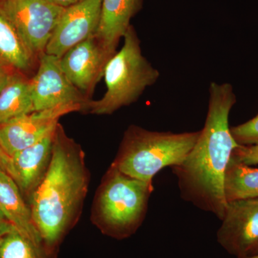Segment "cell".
I'll list each match as a JSON object with an SVG mask.
<instances>
[{
    "label": "cell",
    "mask_w": 258,
    "mask_h": 258,
    "mask_svg": "<svg viewBox=\"0 0 258 258\" xmlns=\"http://www.w3.org/2000/svg\"><path fill=\"white\" fill-rule=\"evenodd\" d=\"M0 171L6 173L11 176L12 162L11 157H10L2 147L0 144Z\"/></svg>",
    "instance_id": "cell-21"
},
{
    "label": "cell",
    "mask_w": 258,
    "mask_h": 258,
    "mask_svg": "<svg viewBox=\"0 0 258 258\" xmlns=\"http://www.w3.org/2000/svg\"><path fill=\"white\" fill-rule=\"evenodd\" d=\"M144 0H103L101 20L96 36L111 50L131 26V20L143 7Z\"/></svg>",
    "instance_id": "cell-14"
},
{
    "label": "cell",
    "mask_w": 258,
    "mask_h": 258,
    "mask_svg": "<svg viewBox=\"0 0 258 258\" xmlns=\"http://www.w3.org/2000/svg\"><path fill=\"white\" fill-rule=\"evenodd\" d=\"M116 51L107 48L96 35L70 49L60 58L61 69L75 87L89 98Z\"/></svg>",
    "instance_id": "cell-9"
},
{
    "label": "cell",
    "mask_w": 258,
    "mask_h": 258,
    "mask_svg": "<svg viewBox=\"0 0 258 258\" xmlns=\"http://www.w3.org/2000/svg\"><path fill=\"white\" fill-rule=\"evenodd\" d=\"M88 183L89 172L82 148L58 123L48 170L28 203L51 257L56 258L61 242L79 220Z\"/></svg>",
    "instance_id": "cell-2"
},
{
    "label": "cell",
    "mask_w": 258,
    "mask_h": 258,
    "mask_svg": "<svg viewBox=\"0 0 258 258\" xmlns=\"http://www.w3.org/2000/svg\"><path fill=\"white\" fill-rule=\"evenodd\" d=\"M34 111L30 80L15 71L0 92V124Z\"/></svg>",
    "instance_id": "cell-15"
},
{
    "label": "cell",
    "mask_w": 258,
    "mask_h": 258,
    "mask_svg": "<svg viewBox=\"0 0 258 258\" xmlns=\"http://www.w3.org/2000/svg\"><path fill=\"white\" fill-rule=\"evenodd\" d=\"M55 132L11 157V177L28 203L48 170Z\"/></svg>",
    "instance_id": "cell-12"
},
{
    "label": "cell",
    "mask_w": 258,
    "mask_h": 258,
    "mask_svg": "<svg viewBox=\"0 0 258 258\" xmlns=\"http://www.w3.org/2000/svg\"><path fill=\"white\" fill-rule=\"evenodd\" d=\"M230 159L244 165L258 164V144L253 146H239L234 149Z\"/></svg>",
    "instance_id": "cell-20"
},
{
    "label": "cell",
    "mask_w": 258,
    "mask_h": 258,
    "mask_svg": "<svg viewBox=\"0 0 258 258\" xmlns=\"http://www.w3.org/2000/svg\"><path fill=\"white\" fill-rule=\"evenodd\" d=\"M38 61L36 74L30 80L35 111L76 106L87 111L91 100L69 81L61 69L60 58L44 52Z\"/></svg>",
    "instance_id": "cell-7"
},
{
    "label": "cell",
    "mask_w": 258,
    "mask_h": 258,
    "mask_svg": "<svg viewBox=\"0 0 258 258\" xmlns=\"http://www.w3.org/2000/svg\"><path fill=\"white\" fill-rule=\"evenodd\" d=\"M235 103L230 83H211L208 114L198 142L181 164L171 167L183 200L220 220L227 205L224 189L226 169L234 149L240 146L229 125Z\"/></svg>",
    "instance_id": "cell-1"
},
{
    "label": "cell",
    "mask_w": 258,
    "mask_h": 258,
    "mask_svg": "<svg viewBox=\"0 0 258 258\" xmlns=\"http://www.w3.org/2000/svg\"><path fill=\"white\" fill-rule=\"evenodd\" d=\"M34 62L0 4V62L22 73L31 69Z\"/></svg>",
    "instance_id": "cell-16"
},
{
    "label": "cell",
    "mask_w": 258,
    "mask_h": 258,
    "mask_svg": "<svg viewBox=\"0 0 258 258\" xmlns=\"http://www.w3.org/2000/svg\"><path fill=\"white\" fill-rule=\"evenodd\" d=\"M0 211L20 233L37 245L45 248L41 235L34 222L30 205L13 178L1 171Z\"/></svg>",
    "instance_id": "cell-13"
},
{
    "label": "cell",
    "mask_w": 258,
    "mask_h": 258,
    "mask_svg": "<svg viewBox=\"0 0 258 258\" xmlns=\"http://www.w3.org/2000/svg\"><path fill=\"white\" fill-rule=\"evenodd\" d=\"M15 70L5 66L0 62V92L3 91V88L8 84L12 75L15 72Z\"/></svg>",
    "instance_id": "cell-22"
},
{
    "label": "cell",
    "mask_w": 258,
    "mask_h": 258,
    "mask_svg": "<svg viewBox=\"0 0 258 258\" xmlns=\"http://www.w3.org/2000/svg\"><path fill=\"white\" fill-rule=\"evenodd\" d=\"M230 132L232 137L239 145H257L258 114L246 123L230 127Z\"/></svg>",
    "instance_id": "cell-19"
},
{
    "label": "cell",
    "mask_w": 258,
    "mask_h": 258,
    "mask_svg": "<svg viewBox=\"0 0 258 258\" xmlns=\"http://www.w3.org/2000/svg\"><path fill=\"white\" fill-rule=\"evenodd\" d=\"M123 38V46L112 56L105 69L104 96L88 103L87 111L91 114L111 115L132 104L160 76L159 71L142 55L140 40L132 25Z\"/></svg>",
    "instance_id": "cell-5"
},
{
    "label": "cell",
    "mask_w": 258,
    "mask_h": 258,
    "mask_svg": "<svg viewBox=\"0 0 258 258\" xmlns=\"http://www.w3.org/2000/svg\"><path fill=\"white\" fill-rule=\"evenodd\" d=\"M200 134V131L172 133L130 125L111 164L125 175L152 183L161 169L179 165L186 159Z\"/></svg>",
    "instance_id": "cell-4"
},
{
    "label": "cell",
    "mask_w": 258,
    "mask_h": 258,
    "mask_svg": "<svg viewBox=\"0 0 258 258\" xmlns=\"http://www.w3.org/2000/svg\"><path fill=\"white\" fill-rule=\"evenodd\" d=\"M48 1H50L52 4L56 5V6H58L60 8L66 9V8L81 3L83 0H48Z\"/></svg>",
    "instance_id": "cell-24"
},
{
    "label": "cell",
    "mask_w": 258,
    "mask_h": 258,
    "mask_svg": "<svg viewBox=\"0 0 258 258\" xmlns=\"http://www.w3.org/2000/svg\"><path fill=\"white\" fill-rule=\"evenodd\" d=\"M154 186L125 175L111 164L97 190L91 220L107 236L123 240L143 223Z\"/></svg>",
    "instance_id": "cell-3"
},
{
    "label": "cell",
    "mask_w": 258,
    "mask_h": 258,
    "mask_svg": "<svg viewBox=\"0 0 258 258\" xmlns=\"http://www.w3.org/2000/svg\"><path fill=\"white\" fill-rule=\"evenodd\" d=\"M249 258H258V254H257V255L253 256V257H251Z\"/></svg>",
    "instance_id": "cell-25"
},
{
    "label": "cell",
    "mask_w": 258,
    "mask_h": 258,
    "mask_svg": "<svg viewBox=\"0 0 258 258\" xmlns=\"http://www.w3.org/2000/svg\"><path fill=\"white\" fill-rule=\"evenodd\" d=\"M2 8L33 58L45 52L64 8L48 0H0Z\"/></svg>",
    "instance_id": "cell-6"
},
{
    "label": "cell",
    "mask_w": 258,
    "mask_h": 258,
    "mask_svg": "<svg viewBox=\"0 0 258 258\" xmlns=\"http://www.w3.org/2000/svg\"><path fill=\"white\" fill-rule=\"evenodd\" d=\"M103 0H83L64 10L45 53L60 58L70 49L96 35Z\"/></svg>",
    "instance_id": "cell-10"
},
{
    "label": "cell",
    "mask_w": 258,
    "mask_h": 258,
    "mask_svg": "<svg viewBox=\"0 0 258 258\" xmlns=\"http://www.w3.org/2000/svg\"><path fill=\"white\" fill-rule=\"evenodd\" d=\"M218 243L231 255L249 258L258 254V198L227 203Z\"/></svg>",
    "instance_id": "cell-8"
},
{
    "label": "cell",
    "mask_w": 258,
    "mask_h": 258,
    "mask_svg": "<svg viewBox=\"0 0 258 258\" xmlns=\"http://www.w3.org/2000/svg\"><path fill=\"white\" fill-rule=\"evenodd\" d=\"M0 258H53L16 228L0 238Z\"/></svg>",
    "instance_id": "cell-18"
},
{
    "label": "cell",
    "mask_w": 258,
    "mask_h": 258,
    "mask_svg": "<svg viewBox=\"0 0 258 258\" xmlns=\"http://www.w3.org/2000/svg\"><path fill=\"white\" fill-rule=\"evenodd\" d=\"M226 201L258 198V169L230 159L224 183Z\"/></svg>",
    "instance_id": "cell-17"
},
{
    "label": "cell",
    "mask_w": 258,
    "mask_h": 258,
    "mask_svg": "<svg viewBox=\"0 0 258 258\" xmlns=\"http://www.w3.org/2000/svg\"><path fill=\"white\" fill-rule=\"evenodd\" d=\"M81 111L76 106H60L34 111L0 124V144L12 157L53 132L62 115Z\"/></svg>",
    "instance_id": "cell-11"
},
{
    "label": "cell",
    "mask_w": 258,
    "mask_h": 258,
    "mask_svg": "<svg viewBox=\"0 0 258 258\" xmlns=\"http://www.w3.org/2000/svg\"><path fill=\"white\" fill-rule=\"evenodd\" d=\"M15 229L0 211V238Z\"/></svg>",
    "instance_id": "cell-23"
}]
</instances>
